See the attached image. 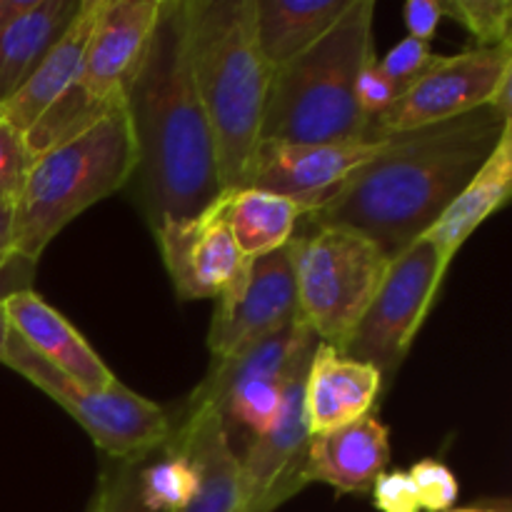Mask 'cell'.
<instances>
[{"label":"cell","mask_w":512,"mask_h":512,"mask_svg":"<svg viewBox=\"0 0 512 512\" xmlns=\"http://www.w3.org/2000/svg\"><path fill=\"white\" fill-rule=\"evenodd\" d=\"M160 0H98L83 65L68 93L23 135L30 155L88 130L118 105L158 18Z\"/></svg>","instance_id":"8992f818"},{"label":"cell","mask_w":512,"mask_h":512,"mask_svg":"<svg viewBox=\"0 0 512 512\" xmlns=\"http://www.w3.org/2000/svg\"><path fill=\"white\" fill-rule=\"evenodd\" d=\"M0 120H3V105H0Z\"/></svg>","instance_id":"f35d334b"},{"label":"cell","mask_w":512,"mask_h":512,"mask_svg":"<svg viewBox=\"0 0 512 512\" xmlns=\"http://www.w3.org/2000/svg\"><path fill=\"white\" fill-rule=\"evenodd\" d=\"M183 453L198 470V490L178 512H238L240 468L238 455L228 443L220 415L210 408L185 413L180 428H173L168 443Z\"/></svg>","instance_id":"ac0fdd59"},{"label":"cell","mask_w":512,"mask_h":512,"mask_svg":"<svg viewBox=\"0 0 512 512\" xmlns=\"http://www.w3.org/2000/svg\"><path fill=\"white\" fill-rule=\"evenodd\" d=\"M135 168L130 183L150 230L205 213L225 193L218 150L188 55V0H160L123 85Z\"/></svg>","instance_id":"7a4b0ae2"},{"label":"cell","mask_w":512,"mask_h":512,"mask_svg":"<svg viewBox=\"0 0 512 512\" xmlns=\"http://www.w3.org/2000/svg\"><path fill=\"white\" fill-rule=\"evenodd\" d=\"M5 310L13 333L65 378L90 390H110L120 383L70 320L50 308L35 290L5 298Z\"/></svg>","instance_id":"9a60e30c"},{"label":"cell","mask_w":512,"mask_h":512,"mask_svg":"<svg viewBox=\"0 0 512 512\" xmlns=\"http://www.w3.org/2000/svg\"><path fill=\"white\" fill-rule=\"evenodd\" d=\"M510 73L512 43L435 55L433 65L400 95L398 103L370 120V140L443 123L490 105L498 85Z\"/></svg>","instance_id":"8fae6325"},{"label":"cell","mask_w":512,"mask_h":512,"mask_svg":"<svg viewBox=\"0 0 512 512\" xmlns=\"http://www.w3.org/2000/svg\"><path fill=\"white\" fill-rule=\"evenodd\" d=\"M298 318L290 243L273 253L245 258L210 320V355L213 360L230 358Z\"/></svg>","instance_id":"7c38bea8"},{"label":"cell","mask_w":512,"mask_h":512,"mask_svg":"<svg viewBox=\"0 0 512 512\" xmlns=\"http://www.w3.org/2000/svg\"><path fill=\"white\" fill-rule=\"evenodd\" d=\"M98 0H80L73 20L60 33V38L50 45L33 73L23 85L3 103V120L20 133H28L48 108H53L70 85L75 83L83 65L85 45H88L90 28H93Z\"/></svg>","instance_id":"d6986e66"},{"label":"cell","mask_w":512,"mask_h":512,"mask_svg":"<svg viewBox=\"0 0 512 512\" xmlns=\"http://www.w3.org/2000/svg\"><path fill=\"white\" fill-rule=\"evenodd\" d=\"M353 0H253L255 40L268 70H280L313 48Z\"/></svg>","instance_id":"44dd1931"},{"label":"cell","mask_w":512,"mask_h":512,"mask_svg":"<svg viewBox=\"0 0 512 512\" xmlns=\"http://www.w3.org/2000/svg\"><path fill=\"white\" fill-rule=\"evenodd\" d=\"M85 512H98V500H95V495L90 498V503H88V508H85Z\"/></svg>","instance_id":"74e56055"},{"label":"cell","mask_w":512,"mask_h":512,"mask_svg":"<svg viewBox=\"0 0 512 512\" xmlns=\"http://www.w3.org/2000/svg\"><path fill=\"white\" fill-rule=\"evenodd\" d=\"M383 143L385 138L313 145L260 140L250 155L240 188L265 190L315 210L355 168L373 158Z\"/></svg>","instance_id":"4fadbf2b"},{"label":"cell","mask_w":512,"mask_h":512,"mask_svg":"<svg viewBox=\"0 0 512 512\" xmlns=\"http://www.w3.org/2000/svg\"><path fill=\"white\" fill-rule=\"evenodd\" d=\"M188 55L220 180L235 190L260 143L270 83L255 40L253 0H188Z\"/></svg>","instance_id":"3957f363"},{"label":"cell","mask_w":512,"mask_h":512,"mask_svg":"<svg viewBox=\"0 0 512 512\" xmlns=\"http://www.w3.org/2000/svg\"><path fill=\"white\" fill-rule=\"evenodd\" d=\"M505 505H500V508H495V505H490V508H450L445 512H503Z\"/></svg>","instance_id":"8d00e7d4"},{"label":"cell","mask_w":512,"mask_h":512,"mask_svg":"<svg viewBox=\"0 0 512 512\" xmlns=\"http://www.w3.org/2000/svg\"><path fill=\"white\" fill-rule=\"evenodd\" d=\"M373 505L380 512H423L408 470H385L373 485Z\"/></svg>","instance_id":"4dcf8cb0"},{"label":"cell","mask_w":512,"mask_h":512,"mask_svg":"<svg viewBox=\"0 0 512 512\" xmlns=\"http://www.w3.org/2000/svg\"><path fill=\"white\" fill-rule=\"evenodd\" d=\"M510 125L493 105H483L460 118L385 135L383 148L303 220L360 233L393 260L425 238Z\"/></svg>","instance_id":"6da1fadb"},{"label":"cell","mask_w":512,"mask_h":512,"mask_svg":"<svg viewBox=\"0 0 512 512\" xmlns=\"http://www.w3.org/2000/svg\"><path fill=\"white\" fill-rule=\"evenodd\" d=\"M373 18V0H353L313 48L270 73L260 140L308 145L370 140L355 85L360 70L375 60Z\"/></svg>","instance_id":"277c9868"},{"label":"cell","mask_w":512,"mask_h":512,"mask_svg":"<svg viewBox=\"0 0 512 512\" xmlns=\"http://www.w3.org/2000/svg\"><path fill=\"white\" fill-rule=\"evenodd\" d=\"M445 273L448 268L438 250L425 238L395 255L340 353L373 365L383 380L385 375L398 373L420 325L433 308Z\"/></svg>","instance_id":"30bf717a"},{"label":"cell","mask_w":512,"mask_h":512,"mask_svg":"<svg viewBox=\"0 0 512 512\" xmlns=\"http://www.w3.org/2000/svg\"><path fill=\"white\" fill-rule=\"evenodd\" d=\"M400 95H403V90H400L393 80H388L380 73L375 60L360 70L358 85H355V98H358V105L360 110H363L365 118H368V123L380 118L385 110L393 108V105L398 103Z\"/></svg>","instance_id":"f546056e"},{"label":"cell","mask_w":512,"mask_h":512,"mask_svg":"<svg viewBox=\"0 0 512 512\" xmlns=\"http://www.w3.org/2000/svg\"><path fill=\"white\" fill-rule=\"evenodd\" d=\"M225 193L205 213L153 228L160 258L180 300H208L225 293L245 258L223 215Z\"/></svg>","instance_id":"5bb4252c"},{"label":"cell","mask_w":512,"mask_h":512,"mask_svg":"<svg viewBox=\"0 0 512 512\" xmlns=\"http://www.w3.org/2000/svg\"><path fill=\"white\" fill-rule=\"evenodd\" d=\"M408 475L410 480H413L423 512H445L455 508V500H458L460 495V485L448 465H443L440 460L425 458L420 460V463H415L413 468L408 470Z\"/></svg>","instance_id":"4316f807"},{"label":"cell","mask_w":512,"mask_h":512,"mask_svg":"<svg viewBox=\"0 0 512 512\" xmlns=\"http://www.w3.org/2000/svg\"><path fill=\"white\" fill-rule=\"evenodd\" d=\"M308 213V205L265 193V190H225V223L243 258H258V255L285 248L293 240L300 220Z\"/></svg>","instance_id":"7402d4cb"},{"label":"cell","mask_w":512,"mask_h":512,"mask_svg":"<svg viewBox=\"0 0 512 512\" xmlns=\"http://www.w3.org/2000/svg\"><path fill=\"white\" fill-rule=\"evenodd\" d=\"M388 463V428L378 415L368 413L348 425L310 435L303 453V475L305 483H325L338 493H370Z\"/></svg>","instance_id":"2e32d148"},{"label":"cell","mask_w":512,"mask_h":512,"mask_svg":"<svg viewBox=\"0 0 512 512\" xmlns=\"http://www.w3.org/2000/svg\"><path fill=\"white\" fill-rule=\"evenodd\" d=\"M403 20L410 38L428 43L443 20V5L440 0H408L403 5Z\"/></svg>","instance_id":"1f68e13d"},{"label":"cell","mask_w":512,"mask_h":512,"mask_svg":"<svg viewBox=\"0 0 512 512\" xmlns=\"http://www.w3.org/2000/svg\"><path fill=\"white\" fill-rule=\"evenodd\" d=\"M30 163H33V155L25 145L23 133L0 120V195L15 198Z\"/></svg>","instance_id":"f1b7e54d"},{"label":"cell","mask_w":512,"mask_h":512,"mask_svg":"<svg viewBox=\"0 0 512 512\" xmlns=\"http://www.w3.org/2000/svg\"><path fill=\"white\" fill-rule=\"evenodd\" d=\"M383 375L373 365L345 358L333 345L318 343L305 375V418L310 435L363 418L378 400Z\"/></svg>","instance_id":"e0dca14e"},{"label":"cell","mask_w":512,"mask_h":512,"mask_svg":"<svg viewBox=\"0 0 512 512\" xmlns=\"http://www.w3.org/2000/svg\"><path fill=\"white\" fill-rule=\"evenodd\" d=\"M138 475L140 460H108L93 493L98 512H153L140 500Z\"/></svg>","instance_id":"484cf974"},{"label":"cell","mask_w":512,"mask_h":512,"mask_svg":"<svg viewBox=\"0 0 512 512\" xmlns=\"http://www.w3.org/2000/svg\"><path fill=\"white\" fill-rule=\"evenodd\" d=\"M0 363L53 398L108 455V460H145L168 443L173 433L170 415L153 400L133 393L123 383L110 390H90L73 383L38 358L13 328Z\"/></svg>","instance_id":"ba28073f"},{"label":"cell","mask_w":512,"mask_h":512,"mask_svg":"<svg viewBox=\"0 0 512 512\" xmlns=\"http://www.w3.org/2000/svg\"><path fill=\"white\" fill-rule=\"evenodd\" d=\"M503 512H510V508H508V505H505V510Z\"/></svg>","instance_id":"ab89813d"},{"label":"cell","mask_w":512,"mask_h":512,"mask_svg":"<svg viewBox=\"0 0 512 512\" xmlns=\"http://www.w3.org/2000/svg\"><path fill=\"white\" fill-rule=\"evenodd\" d=\"M443 18H453L463 25L478 45L475 48H495L512 43V3L510 0H440Z\"/></svg>","instance_id":"d4e9b609"},{"label":"cell","mask_w":512,"mask_h":512,"mask_svg":"<svg viewBox=\"0 0 512 512\" xmlns=\"http://www.w3.org/2000/svg\"><path fill=\"white\" fill-rule=\"evenodd\" d=\"M10 338V320H8V310H5V300H0V358H3L5 343Z\"/></svg>","instance_id":"d590c367"},{"label":"cell","mask_w":512,"mask_h":512,"mask_svg":"<svg viewBox=\"0 0 512 512\" xmlns=\"http://www.w3.org/2000/svg\"><path fill=\"white\" fill-rule=\"evenodd\" d=\"M35 265L38 263H30V260L20 258V255L0 265V300L10 298L15 293H23V290H33Z\"/></svg>","instance_id":"d6a6232c"},{"label":"cell","mask_w":512,"mask_h":512,"mask_svg":"<svg viewBox=\"0 0 512 512\" xmlns=\"http://www.w3.org/2000/svg\"><path fill=\"white\" fill-rule=\"evenodd\" d=\"M80 0H35L33 8L0 33V105L28 80L50 45L73 20Z\"/></svg>","instance_id":"603a6c76"},{"label":"cell","mask_w":512,"mask_h":512,"mask_svg":"<svg viewBox=\"0 0 512 512\" xmlns=\"http://www.w3.org/2000/svg\"><path fill=\"white\" fill-rule=\"evenodd\" d=\"M315 345L318 338L298 318L230 358L213 360L210 373L190 395L188 410H215L228 443L233 435L255 440L278 415L295 363Z\"/></svg>","instance_id":"9c48e42d"},{"label":"cell","mask_w":512,"mask_h":512,"mask_svg":"<svg viewBox=\"0 0 512 512\" xmlns=\"http://www.w3.org/2000/svg\"><path fill=\"white\" fill-rule=\"evenodd\" d=\"M433 60L435 55L430 53L428 43H420V40L405 35L383 60H375V65H378L385 78L393 80L405 93L433 65Z\"/></svg>","instance_id":"83f0119b"},{"label":"cell","mask_w":512,"mask_h":512,"mask_svg":"<svg viewBox=\"0 0 512 512\" xmlns=\"http://www.w3.org/2000/svg\"><path fill=\"white\" fill-rule=\"evenodd\" d=\"M33 5L35 0H0V33L10 28L18 18H23Z\"/></svg>","instance_id":"e575fe53"},{"label":"cell","mask_w":512,"mask_h":512,"mask_svg":"<svg viewBox=\"0 0 512 512\" xmlns=\"http://www.w3.org/2000/svg\"><path fill=\"white\" fill-rule=\"evenodd\" d=\"M512 190V125L503 133L498 148L493 150L475 178L455 195L453 203L445 208L438 223L425 233V240L438 250L445 268L455 260L465 240L485 223L493 213H498L510 198Z\"/></svg>","instance_id":"ffe728a7"},{"label":"cell","mask_w":512,"mask_h":512,"mask_svg":"<svg viewBox=\"0 0 512 512\" xmlns=\"http://www.w3.org/2000/svg\"><path fill=\"white\" fill-rule=\"evenodd\" d=\"M298 315L318 343L343 350L373 300L390 260L345 228H315L290 240Z\"/></svg>","instance_id":"52a82bcc"},{"label":"cell","mask_w":512,"mask_h":512,"mask_svg":"<svg viewBox=\"0 0 512 512\" xmlns=\"http://www.w3.org/2000/svg\"><path fill=\"white\" fill-rule=\"evenodd\" d=\"M160 450H163V458L140 468V500L153 512H178L190 503L198 490V470L170 445H160Z\"/></svg>","instance_id":"cb8c5ba5"},{"label":"cell","mask_w":512,"mask_h":512,"mask_svg":"<svg viewBox=\"0 0 512 512\" xmlns=\"http://www.w3.org/2000/svg\"><path fill=\"white\" fill-rule=\"evenodd\" d=\"M133 138L123 105L65 143L33 155L13 198V250L38 263L80 213L130 183Z\"/></svg>","instance_id":"5b68a950"},{"label":"cell","mask_w":512,"mask_h":512,"mask_svg":"<svg viewBox=\"0 0 512 512\" xmlns=\"http://www.w3.org/2000/svg\"><path fill=\"white\" fill-rule=\"evenodd\" d=\"M13 250V198L0 195V265L15 258Z\"/></svg>","instance_id":"836d02e7"}]
</instances>
